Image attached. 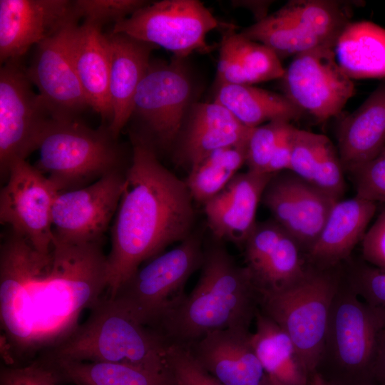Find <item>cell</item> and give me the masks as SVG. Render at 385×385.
Wrapping results in <instances>:
<instances>
[{"instance_id":"obj_14","label":"cell","mask_w":385,"mask_h":385,"mask_svg":"<svg viewBox=\"0 0 385 385\" xmlns=\"http://www.w3.org/2000/svg\"><path fill=\"white\" fill-rule=\"evenodd\" d=\"M126 171L114 172L86 187L58 193L52 207L53 237L72 244L102 243L116 213Z\"/></svg>"},{"instance_id":"obj_17","label":"cell","mask_w":385,"mask_h":385,"mask_svg":"<svg viewBox=\"0 0 385 385\" xmlns=\"http://www.w3.org/2000/svg\"><path fill=\"white\" fill-rule=\"evenodd\" d=\"M73 23L35 46L27 75L55 120H78L89 107L68 48Z\"/></svg>"},{"instance_id":"obj_44","label":"cell","mask_w":385,"mask_h":385,"mask_svg":"<svg viewBox=\"0 0 385 385\" xmlns=\"http://www.w3.org/2000/svg\"><path fill=\"white\" fill-rule=\"evenodd\" d=\"M375 385H385V327L381 331L374 365Z\"/></svg>"},{"instance_id":"obj_24","label":"cell","mask_w":385,"mask_h":385,"mask_svg":"<svg viewBox=\"0 0 385 385\" xmlns=\"http://www.w3.org/2000/svg\"><path fill=\"white\" fill-rule=\"evenodd\" d=\"M338 153L349 173L385 148V79L339 123Z\"/></svg>"},{"instance_id":"obj_45","label":"cell","mask_w":385,"mask_h":385,"mask_svg":"<svg viewBox=\"0 0 385 385\" xmlns=\"http://www.w3.org/2000/svg\"><path fill=\"white\" fill-rule=\"evenodd\" d=\"M272 1H232L231 4L235 8H243L249 10L254 15L255 22L260 21L268 16V10Z\"/></svg>"},{"instance_id":"obj_21","label":"cell","mask_w":385,"mask_h":385,"mask_svg":"<svg viewBox=\"0 0 385 385\" xmlns=\"http://www.w3.org/2000/svg\"><path fill=\"white\" fill-rule=\"evenodd\" d=\"M376 209V203L357 195L337 202L316 241L304 255L307 265L328 269L349 260Z\"/></svg>"},{"instance_id":"obj_7","label":"cell","mask_w":385,"mask_h":385,"mask_svg":"<svg viewBox=\"0 0 385 385\" xmlns=\"http://www.w3.org/2000/svg\"><path fill=\"white\" fill-rule=\"evenodd\" d=\"M342 274V265L328 269L307 265L304 277L294 284L260 293V311L289 336L310 376L319 360L329 310Z\"/></svg>"},{"instance_id":"obj_15","label":"cell","mask_w":385,"mask_h":385,"mask_svg":"<svg viewBox=\"0 0 385 385\" xmlns=\"http://www.w3.org/2000/svg\"><path fill=\"white\" fill-rule=\"evenodd\" d=\"M261 202L304 255L338 201L289 170L274 173Z\"/></svg>"},{"instance_id":"obj_33","label":"cell","mask_w":385,"mask_h":385,"mask_svg":"<svg viewBox=\"0 0 385 385\" xmlns=\"http://www.w3.org/2000/svg\"><path fill=\"white\" fill-rule=\"evenodd\" d=\"M221 41L230 48L247 85L282 77L284 68L277 56L266 46L236 33L232 26Z\"/></svg>"},{"instance_id":"obj_18","label":"cell","mask_w":385,"mask_h":385,"mask_svg":"<svg viewBox=\"0 0 385 385\" xmlns=\"http://www.w3.org/2000/svg\"><path fill=\"white\" fill-rule=\"evenodd\" d=\"M251 333L239 328L217 330L186 349L223 385H268V376L251 344Z\"/></svg>"},{"instance_id":"obj_4","label":"cell","mask_w":385,"mask_h":385,"mask_svg":"<svg viewBox=\"0 0 385 385\" xmlns=\"http://www.w3.org/2000/svg\"><path fill=\"white\" fill-rule=\"evenodd\" d=\"M61 343L40 355L49 360L113 362L168 371V346L151 329L106 296Z\"/></svg>"},{"instance_id":"obj_26","label":"cell","mask_w":385,"mask_h":385,"mask_svg":"<svg viewBox=\"0 0 385 385\" xmlns=\"http://www.w3.org/2000/svg\"><path fill=\"white\" fill-rule=\"evenodd\" d=\"M215 101L247 128L275 120L290 123L304 113L284 94L252 85L217 84Z\"/></svg>"},{"instance_id":"obj_20","label":"cell","mask_w":385,"mask_h":385,"mask_svg":"<svg viewBox=\"0 0 385 385\" xmlns=\"http://www.w3.org/2000/svg\"><path fill=\"white\" fill-rule=\"evenodd\" d=\"M273 174L250 170L238 173L204 210L212 237L243 247L257 223V210Z\"/></svg>"},{"instance_id":"obj_28","label":"cell","mask_w":385,"mask_h":385,"mask_svg":"<svg viewBox=\"0 0 385 385\" xmlns=\"http://www.w3.org/2000/svg\"><path fill=\"white\" fill-rule=\"evenodd\" d=\"M50 361L58 369L63 381L73 385H176L168 371L122 363Z\"/></svg>"},{"instance_id":"obj_39","label":"cell","mask_w":385,"mask_h":385,"mask_svg":"<svg viewBox=\"0 0 385 385\" xmlns=\"http://www.w3.org/2000/svg\"><path fill=\"white\" fill-rule=\"evenodd\" d=\"M166 366L176 385H223L210 374L185 347L166 349Z\"/></svg>"},{"instance_id":"obj_42","label":"cell","mask_w":385,"mask_h":385,"mask_svg":"<svg viewBox=\"0 0 385 385\" xmlns=\"http://www.w3.org/2000/svg\"><path fill=\"white\" fill-rule=\"evenodd\" d=\"M361 258L385 270V208L367 229L361 240Z\"/></svg>"},{"instance_id":"obj_11","label":"cell","mask_w":385,"mask_h":385,"mask_svg":"<svg viewBox=\"0 0 385 385\" xmlns=\"http://www.w3.org/2000/svg\"><path fill=\"white\" fill-rule=\"evenodd\" d=\"M20 61L0 69V174L6 178L11 166L38 148L53 120L42 97L33 88Z\"/></svg>"},{"instance_id":"obj_16","label":"cell","mask_w":385,"mask_h":385,"mask_svg":"<svg viewBox=\"0 0 385 385\" xmlns=\"http://www.w3.org/2000/svg\"><path fill=\"white\" fill-rule=\"evenodd\" d=\"M81 17L76 1L0 0V61H20L33 46Z\"/></svg>"},{"instance_id":"obj_37","label":"cell","mask_w":385,"mask_h":385,"mask_svg":"<svg viewBox=\"0 0 385 385\" xmlns=\"http://www.w3.org/2000/svg\"><path fill=\"white\" fill-rule=\"evenodd\" d=\"M62 382L55 364L42 357L21 366L1 365L0 385H59Z\"/></svg>"},{"instance_id":"obj_10","label":"cell","mask_w":385,"mask_h":385,"mask_svg":"<svg viewBox=\"0 0 385 385\" xmlns=\"http://www.w3.org/2000/svg\"><path fill=\"white\" fill-rule=\"evenodd\" d=\"M220 24L197 0H162L149 3L115 24L111 31L123 33L171 51L183 59L193 51L208 53L206 36Z\"/></svg>"},{"instance_id":"obj_13","label":"cell","mask_w":385,"mask_h":385,"mask_svg":"<svg viewBox=\"0 0 385 385\" xmlns=\"http://www.w3.org/2000/svg\"><path fill=\"white\" fill-rule=\"evenodd\" d=\"M0 192V222L26 239L37 251L53 245L52 207L58 192L26 160L10 168Z\"/></svg>"},{"instance_id":"obj_5","label":"cell","mask_w":385,"mask_h":385,"mask_svg":"<svg viewBox=\"0 0 385 385\" xmlns=\"http://www.w3.org/2000/svg\"><path fill=\"white\" fill-rule=\"evenodd\" d=\"M384 327L385 310L361 300L342 274L314 372L330 385H375L374 365Z\"/></svg>"},{"instance_id":"obj_31","label":"cell","mask_w":385,"mask_h":385,"mask_svg":"<svg viewBox=\"0 0 385 385\" xmlns=\"http://www.w3.org/2000/svg\"><path fill=\"white\" fill-rule=\"evenodd\" d=\"M246 143L216 150L190 170L184 181L193 200L204 205L233 179L245 164Z\"/></svg>"},{"instance_id":"obj_2","label":"cell","mask_w":385,"mask_h":385,"mask_svg":"<svg viewBox=\"0 0 385 385\" xmlns=\"http://www.w3.org/2000/svg\"><path fill=\"white\" fill-rule=\"evenodd\" d=\"M130 137L131 160L107 255L108 297L143 263L195 230L193 199L185 181L160 163L147 140L130 131Z\"/></svg>"},{"instance_id":"obj_30","label":"cell","mask_w":385,"mask_h":385,"mask_svg":"<svg viewBox=\"0 0 385 385\" xmlns=\"http://www.w3.org/2000/svg\"><path fill=\"white\" fill-rule=\"evenodd\" d=\"M240 33L248 39L266 46L280 60L294 57L319 46L333 44L324 42L279 9Z\"/></svg>"},{"instance_id":"obj_8","label":"cell","mask_w":385,"mask_h":385,"mask_svg":"<svg viewBox=\"0 0 385 385\" xmlns=\"http://www.w3.org/2000/svg\"><path fill=\"white\" fill-rule=\"evenodd\" d=\"M203 254L202 232L195 230L175 247L140 266L110 298L133 319L153 329L186 296V282L200 270Z\"/></svg>"},{"instance_id":"obj_46","label":"cell","mask_w":385,"mask_h":385,"mask_svg":"<svg viewBox=\"0 0 385 385\" xmlns=\"http://www.w3.org/2000/svg\"><path fill=\"white\" fill-rule=\"evenodd\" d=\"M309 385H330L325 381L317 373L314 372L310 376Z\"/></svg>"},{"instance_id":"obj_1","label":"cell","mask_w":385,"mask_h":385,"mask_svg":"<svg viewBox=\"0 0 385 385\" xmlns=\"http://www.w3.org/2000/svg\"><path fill=\"white\" fill-rule=\"evenodd\" d=\"M108 287L102 243L56 239L47 253L9 230L0 245L1 354L4 364L30 363L67 339Z\"/></svg>"},{"instance_id":"obj_41","label":"cell","mask_w":385,"mask_h":385,"mask_svg":"<svg viewBox=\"0 0 385 385\" xmlns=\"http://www.w3.org/2000/svg\"><path fill=\"white\" fill-rule=\"evenodd\" d=\"M356 195L375 202H385V148L372 160L350 173Z\"/></svg>"},{"instance_id":"obj_19","label":"cell","mask_w":385,"mask_h":385,"mask_svg":"<svg viewBox=\"0 0 385 385\" xmlns=\"http://www.w3.org/2000/svg\"><path fill=\"white\" fill-rule=\"evenodd\" d=\"M251 128L215 101L195 103L173 148L175 162L190 171L213 151L246 143Z\"/></svg>"},{"instance_id":"obj_36","label":"cell","mask_w":385,"mask_h":385,"mask_svg":"<svg viewBox=\"0 0 385 385\" xmlns=\"http://www.w3.org/2000/svg\"><path fill=\"white\" fill-rule=\"evenodd\" d=\"M326 135L294 128L289 171L312 183L324 148Z\"/></svg>"},{"instance_id":"obj_43","label":"cell","mask_w":385,"mask_h":385,"mask_svg":"<svg viewBox=\"0 0 385 385\" xmlns=\"http://www.w3.org/2000/svg\"><path fill=\"white\" fill-rule=\"evenodd\" d=\"M294 128L289 123L282 133L267 167L266 173L274 174L289 170Z\"/></svg>"},{"instance_id":"obj_9","label":"cell","mask_w":385,"mask_h":385,"mask_svg":"<svg viewBox=\"0 0 385 385\" xmlns=\"http://www.w3.org/2000/svg\"><path fill=\"white\" fill-rule=\"evenodd\" d=\"M183 59L151 61L135 94L131 132L156 150H172L191 107L192 83Z\"/></svg>"},{"instance_id":"obj_47","label":"cell","mask_w":385,"mask_h":385,"mask_svg":"<svg viewBox=\"0 0 385 385\" xmlns=\"http://www.w3.org/2000/svg\"><path fill=\"white\" fill-rule=\"evenodd\" d=\"M268 385H284V384H282L275 378L268 376Z\"/></svg>"},{"instance_id":"obj_32","label":"cell","mask_w":385,"mask_h":385,"mask_svg":"<svg viewBox=\"0 0 385 385\" xmlns=\"http://www.w3.org/2000/svg\"><path fill=\"white\" fill-rule=\"evenodd\" d=\"M354 1L335 0L290 1L279 10L327 43L335 44L351 22Z\"/></svg>"},{"instance_id":"obj_29","label":"cell","mask_w":385,"mask_h":385,"mask_svg":"<svg viewBox=\"0 0 385 385\" xmlns=\"http://www.w3.org/2000/svg\"><path fill=\"white\" fill-rule=\"evenodd\" d=\"M245 266L260 293L279 291L294 284L307 269L300 247L285 231L272 250Z\"/></svg>"},{"instance_id":"obj_40","label":"cell","mask_w":385,"mask_h":385,"mask_svg":"<svg viewBox=\"0 0 385 385\" xmlns=\"http://www.w3.org/2000/svg\"><path fill=\"white\" fill-rule=\"evenodd\" d=\"M344 172L338 150L329 139L316 168L312 183L329 196L339 201L346 189Z\"/></svg>"},{"instance_id":"obj_22","label":"cell","mask_w":385,"mask_h":385,"mask_svg":"<svg viewBox=\"0 0 385 385\" xmlns=\"http://www.w3.org/2000/svg\"><path fill=\"white\" fill-rule=\"evenodd\" d=\"M109 46L108 90L112 110L109 128L119 137L130 119L137 88L151 62L156 46L123 33L106 34Z\"/></svg>"},{"instance_id":"obj_38","label":"cell","mask_w":385,"mask_h":385,"mask_svg":"<svg viewBox=\"0 0 385 385\" xmlns=\"http://www.w3.org/2000/svg\"><path fill=\"white\" fill-rule=\"evenodd\" d=\"M148 4L143 0H76L81 19L101 28L111 23L114 25Z\"/></svg>"},{"instance_id":"obj_34","label":"cell","mask_w":385,"mask_h":385,"mask_svg":"<svg viewBox=\"0 0 385 385\" xmlns=\"http://www.w3.org/2000/svg\"><path fill=\"white\" fill-rule=\"evenodd\" d=\"M343 276L354 292L372 307L385 310V270L362 258L351 257L342 265Z\"/></svg>"},{"instance_id":"obj_25","label":"cell","mask_w":385,"mask_h":385,"mask_svg":"<svg viewBox=\"0 0 385 385\" xmlns=\"http://www.w3.org/2000/svg\"><path fill=\"white\" fill-rule=\"evenodd\" d=\"M334 51L351 80L385 78V29L379 25L351 21L337 38Z\"/></svg>"},{"instance_id":"obj_12","label":"cell","mask_w":385,"mask_h":385,"mask_svg":"<svg viewBox=\"0 0 385 385\" xmlns=\"http://www.w3.org/2000/svg\"><path fill=\"white\" fill-rule=\"evenodd\" d=\"M334 44H324L293 57L281 79L283 94L318 121L339 115L355 87L339 66Z\"/></svg>"},{"instance_id":"obj_3","label":"cell","mask_w":385,"mask_h":385,"mask_svg":"<svg viewBox=\"0 0 385 385\" xmlns=\"http://www.w3.org/2000/svg\"><path fill=\"white\" fill-rule=\"evenodd\" d=\"M199 279L189 294L153 328L167 346L188 348L208 333L250 330L260 292L246 266L237 264L214 237L204 242Z\"/></svg>"},{"instance_id":"obj_6","label":"cell","mask_w":385,"mask_h":385,"mask_svg":"<svg viewBox=\"0 0 385 385\" xmlns=\"http://www.w3.org/2000/svg\"><path fill=\"white\" fill-rule=\"evenodd\" d=\"M38 150L39 158L34 165L58 193L86 187L114 172L125 171L131 160L108 125L92 128L80 119L53 120Z\"/></svg>"},{"instance_id":"obj_35","label":"cell","mask_w":385,"mask_h":385,"mask_svg":"<svg viewBox=\"0 0 385 385\" xmlns=\"http://www.w3.org/2000/svg\"><path fill=\"white\" fill-rule=\"evenodd\" d=\"M289 122L275 120L252 128L246 143L247 170L266 173L267 167Z\"/></svg>"},{"instance_id":"obj_23","label":"cell","mask_w":385,"mask_h":385,"mask_svg":"<svg viewBox=\"0 0 385 385\" xmlns=\"http://www.w3.org/2000/svg\"><path fill=\"white\" fill-rule=\"evenodd\" d=\"M68 48L89 107L110 125L112 110L109 97V46L106 34L96 24L83 21L71 26Z\"/></svg>"},{"instance_id":"obj_27","label":"cell","mask_w":385,"mask_h":385,"mask_svg":"<svg viewBox=\"0 0 385 385\" xmlns=\"http://www.w3.org/2000/svg\"><path fill=\"white\" fill-rule=\"evenodd\" d=\"M255 320L250 341L267 374L284 385H309L310 375L289 336L260 309Z\"/></svg>"}]
</instances>
